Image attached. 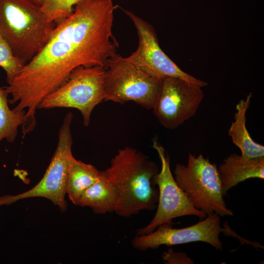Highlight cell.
<instances>
[{
	"label": "cell",
	"instance_id": "19",
	"mask_svg": "<svg viewBox=\"0 0 264 264\" xmlns=\"http://www.w3.org/2000/svg\"><path fill=\"white\" fill-rule=\"evenodd\" d=\"M162 259L166 264H193V260L187 254L177 252L170 248L162 255Z\"/></svg>",
	"mask_w": 264,
	"mask_h": 264
},
{
	"label": "cell",
	"instance_id": "8",
	"mask_svg": "<svg viewBox=\"0 0 264 264\" xmlns=\"http://www.w3.org/2000/svg\"><path fill=\"white\" fill-rule=\"evenodd\" d=\"M201 88L175 77L161 78L152 108L161 124L174 130L194 116L204 97Z\"/></svg>",
	"mask_w": 264,
	"mask_h": 264
},
{
	"label": "cell",
	"instance_id": "14",
	"mask_svg": "<svg viewBox=\"0 0 264 264\" xmlns=\"http://www.w3.org/2000/svg\"><path fill=\"white\" fill-rule=\"evenodd\" d=\"M117 201V191L102 171L101 176L85 190L76 205L89 207L96 214H105L114 212Z\"/></svg>",
	"mask_w": 264,
	"mask_h": 264
},
{
	"label": "cell",
	"instance_id": "16",
	"mask_svg": "<svg viewBox=\"0 0 264 264\" xmlns=\"http://www.w3.org/2000/svg\"><path fill=\"white\" fill-rule=\"evenodd\" d=\"M4 88L0 87V142L6 139L13 142L18 134V129L26 122V111H16L8 105V96Z\"/></svg>",
	"mask_w": 264,
	"mask_h": 264
},
{
	"label": "cell",
	"instance_id": "7",
	"mask_svg": "<svg viewBox=\"0 0 264 264\" xmlns=\"http://www.w3.org/2000/svg\"><path fill=\"white\" fill-rule=\"evenodd\" d=\"M73 117L71 112L65 116L59 130L56 150L40 181L29 190L18 195L0 196V207L28 198H43L49 200L62 212L66 211L67 208L66 200V183L69 159L72 155L73 141L70 126Z\"/></svg>",
	"mask_w": 264,
	"mask_h": 264
},
{
	"label": "cell",
	"instance_id": "20",
	"mask_svg": "<svg viewBox=\"0 0 264 264\" xmlns=\"http://www.w3.org/2000/svg\"><path fill=\"white\" fill-rule=\"evenodd\" d=\"M30 0L31 1L33 2V3L39 6H41L43 4L44 1V0Z\"/></svg>",
	"mask_w": 264,
	"mask_h": 264
},
{
	"label": "cell",
	"instance_id": "9",
	"mask_svg": "<svg viewBox=\"0 0 264 264\" xmlns=\"http://www.w3.org/2000/svg\"><path fill=\"white\" fill-rule=\"evenodd\" d=\"M161 161V169L155 176V182L158 190L156 211L146 226L137 230L136 235L148 234L159 225L171 223L173 219L186 216H195L204 219L206 215L196 209L183 190L176 183L170 168V158L163 146L156 139L153 141Z\"/></svg>",
	"mask_w": 264,
	"mask_h": 264
},
{
	"label": "cell",
	"instance_id": "3",
	"mask_svg": "<svg viewBox=\"0 0 264 264\" xmlns=\"http://www.w3.org/2000/svg\"><path fill=\"white\" fill-rule=\"evenodd\" d=\"M56 26L29 0H0V35L25 64L44 46Z\"/></svg>",
	"mask_w": 264,
	"mask_h": 264
},
{
	"label": "cell",
	"instance_id": "5",
	"mask_svg": "<svg viewBox=\"0 0 264 264\" xmlns=\"http://www.w3.org/2000/svg\"><path fill=\"white\" fill-rule=\"evenodd\" d=\"M105 69L100 66L77 67L62 86L43 99L38 109H77L82 115L84 125L88 126L93 109L105 99Z\"/></svg>",
	"mask_w": 264,
	"mask_h": 264
},
{
	"label": "cell",
	"instance_id": "6",
	"mask_svg": "<svg viewBox=\"0 0 264 264\" xmlns=\"http://www.w3.org/2000/svg\"><path fill=\"white\" fill-rule=\"evenodd\" d=\"M160 80L139 68L127 57L116 53L108 60L104 78L105 101H133L152 109Z\"/></svg>",
	"mask_w": 264,
	"mask_h": 264
},
{
	"label": "cell",
	"instance_id": "11",
	"mask_svg": "<svg viewBox=\"0 0 264 264\" xmlns=\"http://www.w3.org/2000/svg\"><path fill=\"white\" fill-rule=\"evenodd\" d=\"M132 21L138 36V46L136 50L127 58L139 68L149 75L160 80L166 76L179 78L202 87L207 85L182 70L162 51L158 44L153 27L132 12L124 10Z\"/></svg>",
	"mask_w": 264,
	"mask_h": 264
},
{
	"label": "cell",
	"instance_id": "10",
	"mask_svg": "<svg viewBox=\"0 0 264 264\" xmlns=\"http://www.w3.org/2000/svg\"><path fill=\"white\" fill-rule=\"evenodd\" d=\"M222 232L231 233L230 231L221 227L220 216L213 213L197 223L184 228H174L169 223L160 224L148 234L135 235L131 242L139 251L156 249L162 245L171 246L197 242L209 243L222 251L220 234Z\"/></svg>",
	"mask_w": 264,
	"mask_h": 264
},
{
	"label": "cell",
	"instance_id": "1",
	"mask_svg": "<svg viewBox=\"0 0 264 264\" xmlns=\"http://www.w3.org/2000/svg\"><path fill=\"white\" fill-rule=\"evenodd\" d=\"M112 0H84L72 14L57 24L40 52L4 87L18 103L16 111L26 110L24 128L32 131L35 114L43 99L62 86L79 66L107 67L116 53L118 44L112 34L114 11Z\"/></svg>",
	"mask_w": 264,
	"mask_h": 264
},
{
	"label": "cell",
	"instance_id": "4",
	"mask_svg": "<svg viewBox=\"0 0 264 264\" xmlns=\"http://www.w3.org/2000/svg\"><path fill=\"white\" fill-rule=\"evenodd\" d=\"M175 179L192 205L206 215L232 216L224 199L217 166L201 154H189L187 165L177 164L174 171Z\"/></svg>",
	"mask_w": 264,
	"mask_h": 264
},
{
	"label": "cell",
	"instance_id": "12",
	"mask_svg": "<svg viewBox=\"0 0 264 264\" xmlns=\"http://www.w3.org/2000/svg\"><path fill=\"white\" fill-rule=\"evenodd\" d=\"M218 168L223 193L252 178H264V156L246 158L233 153L224 159Z\"/></svg>",
	"mask_w": 264,
	"mask_h": 264
},
{
	"label": "cell",
	"instance_id": "2",
	"mask_svg": "<svg viewBox=\"0 0 264 264\" xmlns=\"http://www.w3.org/2000/svg\"><path fill=\"white\" fill-rule=\"evenodd\" d=\"M103 171L117 192V215L128 218L156 208L158 190L155 178L159 171L142 153L129 146L119 149Z\"/></svg>",
	"mask_w": 264,
	"mask_h": 264
},
{
	"label": "cell",
	"instance_id": "15",
	"mask_svg": "<svg viewBox=\"0 0 264 264\" xmlns=\"http://www.w3.org/2000/svg\"><path fill=\"white\" fill-rule=\"evenodd\" d=\"M102 173L94 166L78 160L72 155L66 183V193L70 201L76 205L83 193L99 179Z\"/></svg>",
	"mask_w": 264,
	"mask_h": 264
},
{
	"label": "cell",
	"instance_id": "13",
	"mask_svg": "<svg viewBox=\"0 0 264 264\" xmlns=\"http://www.w3.org/2000/svg\"><path fill=\"white\" fill-rule=\"evenodd\" d=\"M252 97V93L250 92L245 99L241 100L237 104L234 121L228 131L232 142L240 149L241 155L246 158L264 156V146L252 139L246 127V113Z\"/></svg>",
	"mask_w": 264,
	"mask_h": 264
},
{
	"label": "cell",
	"instance_id": "17",
	"mask_svg": "<svg viewBox=\"0 0 264 264\" xmlns=\"http://www.w3.org/2000/svg\"><path fill=\"white\" fill-rule=\"evenodd\" d=\"M84 0H44L41 9L48 20L56 25L68 17L75 6Z\"/></svg>",
	"mask_w": 264,
	"mask_h": 264
},
{
	"label": "cell",
	"instance_id": "18",
	"mask_svg": "<svg viewBox=\"0 0 264 264\" xmlns=\"http://www.w3.org/2000/svg\"><path fill=\"white\" fill-rule=\"evenodd\" d=\"M25 63L16 57L11 48L0 35V67L5 72L9 84L25 66Z\"/></svg>",
	"mask_w": 264,
	"mask_h": 264
}]
</instances>
